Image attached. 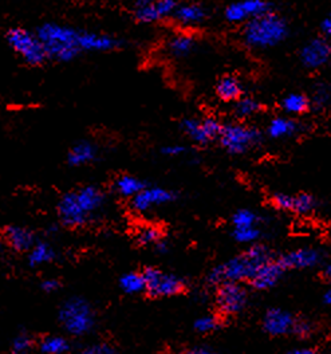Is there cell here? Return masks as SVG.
Listing matches in <instances>:
<instances>
[{
	"mask_svg": "<svg viewBox=\"0 0 331 354\" xmlns=\"http://www.w3.org/2000/svg\"><path fill=\"white\" fill-rule=\"evenodd\" d=\"M161 153L169 157H177L187 153V148L184 145H167L161 148Z\"/></svg>",
	"mask_w": 331,
	"mask_h": 354,
	"instance_id": "38",
	"label": "cell"
},
{
	"mask_svg": "<svg viewBox=\"0 0 331 354\" xmlns=\"http://www.w3.org/2000/svg\"><path fill=\"white\" fill-rule=\"evenodd\" d=\"M330 55V44L325 38H315L301 50V62L306 68L316 70L329 62Z\"/></svg>",
	"mask_w": 331,
	"mask_h": 354,
	"instance_id": "13",
	"label": "cell"
},
{
	"mask_svg": "<svg viewBox=\"0 0 331 354\" xmlns=\"http://www.w3.org/2000/svg\"><path fill=\"white\" fill-rule=\"evenodd\" d=\"M162 239V232L153 225H146L141 228L137 234V242L140 244H155Z\"/></svg>",
	"mask_w": 331,
	"mask_h": 354,
	"instance_id": "34",
	"label": "cell"
},
{
	"mask_svg": "<svg viewBox=\"0 0 331 354\" xmlns=\"http://www.w3.org/2000/svg\"><path fill=\"white\" fill-rule=\"evenodd\" d=\"M285 270L311 268L322 262V252L315 248H298L278 259Z\"/></svg>",
	"mask_w": 331,
	"mask_h": 354,
	"instance_id": "15",
	"label": "cell"
},
{
	"mask_svg": "<svg viewBox=\"0 0 331 354\" xmlns=\"http://www.w3.org/2000/svg\"><path fill=\"white\" fill-rule=\"evenodd\" d=\"M196 47V41L192 35L177 34L171 38L168 44V51L175 58H185L193 53Z\"/></svg>",
	"mask_w": 331,
	"mask_h": 354,
	"instance_id": "24",
	"label": "cell"
},
{
	"mask_svg": "<svg viewBox=\"0 0 331 354\" xmlns=\"http://www.w3.org/2000/svg\"><path fill=\"white\" fill-rule=\"evenodd\" d=\"M330 100V91L326 85H319L314 91L312 98L310 100V106H314L316 109H322L325 105H328Z\"/></svg>",
	"mask_w": 331,
	"mask_h": 354,
	"instance_id": "35",
	"label": "cell"
},
{
	"mask_svg": "<svg viewBox=\"0 0 331 354\" xmlns=\"http://www.w3.org/2000/svg\"><path fill=\"white\" fill-rule=\"evenodd\" d=\"M180 128L196 144L207 145L215 140H219L223 125L215 118H185L181 121Z\"/></svg>",
	"mask_w": 331,
	"mask_h": 354,
	"instance_id": "9",
	"label": "cell"
},
{
	"mask_svg": "<svg viewBox=\"0 0 331 354\" xmlns=\"http://www.w3.org/2000/svg\"><path fill=\"white\" fill-rule=\"evenodd\" d=\"M323 302H325V305H330L331 302V291H326L325 292V295H323Z\"/></svg>",
	"mask_w": 331,
	"mask_h": 354,
	"instance_id": "46",
	"label": "cell"
},
{
	"mask_svg": "<svg viewBox=\"0 0 331 354\" xmlns=\"http://www.w3.org/2000/svg\"><path fill=\"white\" fill-rule=\"evenodd\" d=\"M263 140L262 132L243 124H227L221 128L219 141L221 147L231 155H243L259 145Z\"/></svg>",
	"mask_w": 331,
	"mask_h": 354,
	"instance_id": "5",
	"label": "cell"
},
{
	"mask_svg": "<svg viewBox=\"0 0 331 354\" xmlns=\"http://www.w3.org/2000/svg\"><path fill=\"white\" fill-rule=\"evenodd\" d=\"M330 272H331V266H326V268H325V275L326 277H329L330 278Z\"/></svg>",
	"mask_w": 331,
	"mask_h": 354,
	"instance_id": "47",
	"label": "cell"
},
{
	"mask_svg": "<svg viewBox=\"0 0 331 354\" xmlns=\"http://www.w3.org/2000/svg\"><path fill=\"white\" fill-rule=\"evenodd\" d=\"M105 204L104 192L94 185L68 192L58 204V215L67 227H81L93 221Z\"/></svg>",
	"mask_w": 331,
	"mask_h": 354,
	"instance_id": "2",
	"label": "cell"
},
{
	"mask_svg": "<svg viewBox=\"0 0 331 354\" xmlns=\"http://www.w3.org/2000/svg\"><path fill=\"white\" fill-rule=\"evenodd\" d=\"M82 354H115L114 351L109 348L108 345H97L93 348H88V351H85Z\"/></svg>",
	"mask_w": 331,
	"mask_h": 354,
	"instance_id": "40",
	"label": "cell"
},
{
	"mask_svg": "<svg viewBox=\"0 0 331 354\" xmlns=\"http://www.w3.org/2000/svg\"><path fill=\"white\" fill-rule=\"evenodd\" d=\"M155 248L158 254H165V252H168V244L165 243L162 239L158 241V242L155 244Z\"/></svg>",
	"mask_w": 331,
	"mask_h": 354,
	"instance_id": "43",
	"label": "cell"
},
{
	"mask_svg": "<svg viewBox=\"0 0 331 354\" xmlns=\"http://www.w3.org/2000/svg\"><path fill=\"white\" fill-rule=\"evenodd\" d=\"M295 318L282 309H271L265 313L263 319L265 330L272 335H285L292 332Z\"/></svg>",
	"mask_w": 331,
	"mask_h": 354,
	"instance_id": "17",
	"label": "cell"
},
{
	"mask_svg": "<svg viewBox=\"0 0 331 354\" xmlns=\"http://www.w3.org/2000/svg\"><path fill=\"white\" fill-rule=\"evenodd\" d=\"M271 259V251L265 245L252 244L242 255L216 266L209 272L208 282L219 286L225 282L240 283L243 281H251L258 268Z\"/></svg>",
	"mask_w": 331,
	"mask_h": 354,
	"instance_id": "1",
	"label": "cell"
},
{
	"mask_svg": "<svg viewBox=\"0 0 331 354\" xmlns=\"http://www.w3.org/2000/svg\"><path fill=\"white\" fill-rule=\"evenodd\" d=\"M97 158V147L90 141L77 142L68 152L67 161L73 167H82Z\"/></svg>",
	"mask_w": 331,
	"mask_h": 354,
	"instance_id": "21",
	"label": "cell"
},
{
	"mask_svg": "<svg viewBox=\"0 0 331 354\" xmlns=\"http://www.w3.org/2000/svg\"><path fill=\"white\" fill-rule=\"evenodd\" d=\"M287 354H316L315 351L309 349V348H299V349H294L291 352H288Z\"/></svg>",
	"mask_w": 331,
	"mask_h": 354,
	"instance_id": "44",
	"label": "cell"
},
{
	"mask_svg": "<svg viewBox=\"0 0 331 354\" xmlns=\"http://www.w3.org/2000/svg\"><path fill=\"white\" fill-rule=\"evenodd\" d=\"M178 6L175 0H140L134 4V18L140 23H155L172 17Z\"/></svg>",
	"mask_w": 331,
	"mask_h": 354,
	"instance_id": "10",
	"label": "cell"
},
{
	"mask_svg": "<svg viewBox=\"0 0 331 354\" xmlns=\"http://www.w3.org/2000/svg\"><path fill=\"white\" fill-rule=\"evenodd\" d=\"M176 200V194L161 188V187H146L132 199V208L137 212H148L155 207H160Z\"/></svg>",
	"mask_w": 331,
	"mask_h": 354,
	"instance_id": "12",
	"label": "cell"
},
{
	"mask_svg": "<svg viewBox=\"0 0 331 354\" xmlns=\"http://www.w3.org/2000/svg\"><path fill=\"white\" fill-rule=\"evenodd\" d=\"M282 109L291 115L303 114L310 109V98L302 93H291L281 102Z\"/></svg>",
	"mask_w": 331,
	"mask_h": 354,
	"instance_id": "26",
	"label": "cell"
},
{
	"mask_svg": "<svg viewBox=\"0 0 331 354\" xmlns=\"http://www.w3.org/2000/svg\"><path fill=\"white\" fill-rule=\"evenodd\" d=\"M262 236V231L259 227H252V228H234L232 231V238L244 244H254L258 242Z\"/></svg>",
	"mask_w": 331,
	"mask_h": 354,
	"instance_id": "33",
	"label": "cell"
},
{
	"mask_svg": "<svg viewBox=\"0 0 331 354\" xmlns=\"http://www.w3.org/2000/svg\"><path fill=\"white\" fill-rule=\"evenodd\" d=\"M120 288L126 294H140L145 291V281L140 272L124 274L120 279Z\"/></svg>",
	"mask_w": 331,
	"mask_h": 354,
	"instance_id": "29",
	"label": "cell"
},
{
	"mask_svg": "<svg viewBox=\"0 0 331 354\" xmlns=\"http://www.w3.org/2000/svg\"><path fill=\"white\" fill-rule=\"evenodd\" d=\"M248 292L240 283H221L216 292V305L224 314H236L245 308Z\"/></svg>",
	"mask_w": 331,
	"mask_h": 354,
	"instance_id": "11",
	"label": "cell"
},
{
	"mask_svg": "<svg viewBox=\"0 0 331 354\" xmlns=\"http://www.w3.org/2000/svg\"><path fill=\"white\" fill-rule=\"evenodd\" d=\"M115 191L124 196V198H134L138 195L142 189L146 188V184L138 178V177L131 176V175H124L118 177L114 184Z\"/></svg>",
	"mask_w": 331,
	"mask_h": 354,
	"instance_id": "25",
	"label": "cell"
},
{
	"mask_svg": "<svg viewBox=\"0 0 331 354\" xmlns=\"http://www.w3.org/2000/svg\"><path fill=\"white\" fill-rule=\"evenodd\" d=\"M219 328V319L214 315L200 317L195 322V329L200 333H211Z\"/></svg>",
	"mask_w": 331,
	"mask_h": 354,
	"instance_id": "36",
	"label": "cell"
},
{
	"mask_svg": "<svg viewBox=\"0 0 331 354\" xmlns=\"http://www.w3.org/2000/svg\"><path fill=\"white\" fill-rule=\"evenodd\" d=\"M239 6L243 11L245 23L252 18H256L268 11H272V4L265 0H243V1H239Z\"/></svg>",
	"mask_w": 331,
	"mask_h": 354,
	"instance_id": "28",
	"label": "cell"
},
{
	"mask_svg": "<svg viewBox=\"0 0 331 354\" xmlns=\"http://www.w3.org/2000/svg\"><path fill=\"white\" fill-rule=\"evenodd\" d=\"M7 42L11 48L19 54L23 59L32 66H38L47 59L46 51L37 34L21 27L11 28L7 32Z\"/></svg>",
	"mask_w": 331,
	"mask_h": 354,
	"instance_id": "7",
	"label": "cell"
},
{
	"mask_svg": "<svg viewBox=\"0 0 331 354\" xmlns=\"http://www.w3.org/2000/svg\"><path fill=\"white\" fill-rule=\"evenodd\" d=\"M175 21L181 26H196L207 18V10L201 4L188 3L177 6L173 15Z\"/></svg>",
	"mask_w": 331,
	"mask_h": 354,
	"instance_id": "19",
	"label": "cell"
},
{
	"mask_svg": "<svg viewBox=\"0 0 331 354\" xmlns=\"http://www.w3.org/2000/svg\"><path fill=\"white\" fill-rule=\"evenodd\" d=\"M6 238L10 245L17 251H30L35 244L34 234L19 225H11L6 230Z\"/></svg>",
	"mask_w": 331,
	"mask_h": 354,
	"instance_id": "20",
	"label": "cell"
},
{
	"mask_svg": "<svg viewBox=\"0 0 331 354\" xmlns=\"http://www.w3.org/2000/svg\"><path fill=\"white\" fill-rule=\"evenodd\" d=\"M288 32L287 21L282 15L268 11L245 23L244 44L255 50H268L282 44L287 38Z\"/></svg>",
	"mask_w": 331,
	"mask_h": 354,
	"instance_id": "3",
	"label": "cell"
},
{
	"mask_svg": "<svg viewBox=\"0 0 331 354\" xmlns=\"http://www.w3.org/2000/svg\"><path fill=\"white\" fill-rule=\"evenodd\" d=\"M216 94L225 102H236L243 95V86L236 77L225 75L216 85Z\"/></svg>",
	"mask_w": 331,
	"mask_h": 354,
	"instance_id": "23",
	"label": "cell"
},
{
	"mask_svg": "<svg viewBox=\"0 0 331 354\" xmlns=\"http://www.w3.org/2000/svg\"><path fill=\"white\" fill-rule=\"evenodd\" d=\"M271 201L278 209L290 211L296 215H309L316 208V200L309 194H275Z\"/></svg>",
	"mask_w": 331,
	"mask_h": 354,
	"instance_id": "14",
	"label": "cell"
},
{
	"mask_svg": "<svg viewBox=\"0 0 331 354\" xmlns=\"http://www.w3.org/2000/svg\"><path fill=\"white\" fill-rule=\"evenodd\" d=\"M292 332L295 333L296 335H299V337H308L311 333V326H310L309 322H306V321H295Z\"/></svg>",
	"mask_w": 331,
	"mask_h": 354,
	"instance_id": "39",
	"label": "cell"
},
{
	"mask_svg": "<svg viewBox=\"0 0 331 354\" xmlns=\"http://www.w3.org/2000/svg\"><path fill=\"white\" fill-rule=\"evenodd\" d=\"M261 216L251 209H239L232 216L234 228H252L258 227L261 223Z\"/></svg>",
	"mask_w": 331,
	"mask_h": 354,
	"instance_id": "31",
	"label": "cell"
},
{
	"mask_svg": "<svg viewBox=\"0 0 331 354\" xmlns=\"http://www.w3.org/2000/svg\"><path fill=\"white\" fill-rule=\"evenodd\" d=\"M321 31L323 32L325 37H330L331 35V18L328 17L321 22Z\"/></svg>",
	"mask_w": 331,
	"mask_h": 354,
	"instance_id": "42",
	"label": "cell"
},
{
	"mask_svg": "<svg viewBox=\"0 0 331 354\" xmlns=\"http://www.w3.org/2000/svg\"><path fill=\"white\" fill-rule=\"evenodd\" d=\"M37 37L44 46L47 58L70 62L81 53L78 46L79 30L58 23H44L37 30Z\"/></svg>",
	"mask_w": 331,
	"mask_h": 354,
	"instance_id": "4",
	"label": "cell"
},
{
	"mask_svg": "<svg viewBox=\"0 0 331 354\" xmlns=\"http://www.w3.org/2000/svg\"><path fill=\"white\" fill-rule=\"evenodd\" d=\"M285 271L286 270L279 263V261L271 259L258 268V271L255 272L249 282L256 290L274 288L282 279Z\"/></svg>",
	"mask_w": 331,
	"mask_h": 354,
	"instance_id": "16",
	"label": "cell"
},
{
	"mask_svg": "<svg viewBox=\"0 0 331 354\" xmlns=\"http://www.w3.org/2000/svg\"><path fill=\"white\" fill-rule=\"evenodd\" d=\"M54 258H55L54 248L50 244L44 243V242L34 244L28 254V262L32 267L50 263L54 261Z\"/></svg>",
	"mask_w": 331,
	"mask_h": 354,
	"instance_id": "27",
	"label": "cell"
},
{
	"mask_svg": "<svg viewBox=\"0 0 331 354\" xmlns=\"http://www.w3.org/2000/svg\"><path fill=\"white\" fill-rule=\"evenodd\" d=\"M262 109V105L258 100L252 97H242L235 102V115L239 118H248L255 115Z\"/></svg>",
	"mask_w": 331,
	"mask_h": 354,
	"instance_id": "30",
	"label": "cell"
},
{
	"mask_svg": "<svg viewBox=\"0 0 331 354\" xmlns=\"http://www.w3.org/2000/svg\"><path fill=\"white\" fill-rule=\"evenodd\" d=\"M41 351L44 354H65L68 351V342L64 337H47L41 344Z\"/></svg>",
	"mask_w": 331,
	"mask_h": 354,
	"instance_id": "32",
	"label": "cell"
},
{
	"mask_svg": "<svg viewBox=\"0 0 331 354\" xmlns=\"http://www.w3.org/2000/svg\"><path fill=\"white\" fill-rule=\"evenodd\" d=\"M31 346H32L31 338L28 335H26V334H21L12 342V353L27 354L30 352Z\"/></svg>",
	"mask_w": 331,
	"mask_h": 354,
	"instance_id": "37",
	"label": "cell"
},
{
	"mask_svg": "<svg viewBox=\"0 0 331 354\" xmlns=\"http://www.w3.org/2000/svg\"><path fill=\"white\" fill-rule=\"evenodd\" d=\"M184 354H216L209 349H204V348H198V349H192V351H188L187 353Z\"/></svg>",
	"mask_w": 331,
	"mask_h": 354,
	"instance_id": "45",
	"label": "cell"
},
{
	"mask_svg": "<svg viewBox=\"0 0 331 354\" xmlns=\"http://www.w3.org/2000/svg\"><path fill=\"white\" fill-rule=\"evenodd\" d=\"M145 291L151 297H172L184 290V282L173 274H165L157 268L149 267L142 272Z\"/></svg>",
	"mask_w": 331,
	"mask_h": 354,
	"instance_id": "8",
	"label": "cell"
},
{
	"mask_svg": "<svg viewBox=\"0 0 331 354\" xmlns=\"http://www.w3.org/2000/svg\"><path fill=\"white\" fill-rule=\"evenodd\" d=\"M59 321L73 335H84L94 326V313L86 299L71 298L59 310Z\"/></svg>",
	"mask_w": 331,
	"mask_h": 354,
	"instance_id": "6",
	"label": "cell"
},
{
	"mask_svg": "<svg viewBox=\"0 0 331 354\" xmlns=\"http://www.w3.org/2000/svg\"><path fill=\"white\" fill-rule=\"evenodd\" d=\"M299 124L288 117H275L269 121L267 133L271 138L283 140L295 136L299 132Z\"/></svg>",
	"mask_w": 331,
	"mask_h": 354,
	"instance_id": "22",
	"label": "cell"
},
{
	"mask_svg": "<svg viewBox=\"0 0 331 354\" xmlns=\"http://www.w3.org/2000/svg\"><path fill=\"white\" fill-rule=\"evenodd\" d=\"M78 46L81 51H111L121 46V42L111 35L79 31Z\"/></svg>",
	"mask_w": 331,
	"mask_h": 354,
	"instance_id": "18",
	"label": "cell"
},
{
	"mask_svg": "<svg viewBox=\"0 0 331 354\" xmlns=\"http://www.w3.org/2000/svg\"><path fill=\"white\" fill-rule=\"evenodd\" d=\"M42 288H44L46 292H54V291H57L59 288V282L57 279H53V278L46 279V281H44V283H42Z\"/></svg>",
	"mask_w": 331,
	"mask_h": 354,
	"instance_id": "41",
	"label": "cell"
}]
</instances>
